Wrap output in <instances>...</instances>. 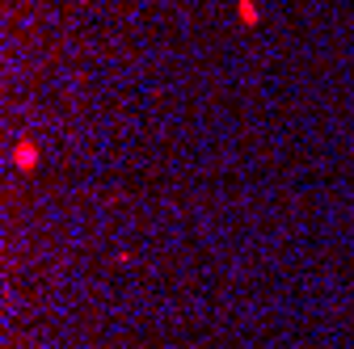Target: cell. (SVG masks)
Returning <instances> with one entry per match:
<instances>
[{"label":"cell","mask_w":354,"mask_h":349,"mask_svg":"<svg viewBox=\"0 0 354 349\" xmlns=\"http://www.w3.org/2000/svg\"><path fill=\"white\" fill-rule=\"evenodd\" d=\"M17 160H21V164H34V148H30V143H21V152H17Z\"/></svg>","instance_id":"6da1fadb"}]
</instances>
